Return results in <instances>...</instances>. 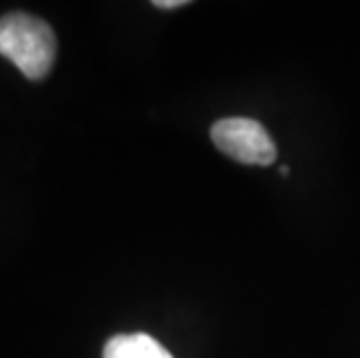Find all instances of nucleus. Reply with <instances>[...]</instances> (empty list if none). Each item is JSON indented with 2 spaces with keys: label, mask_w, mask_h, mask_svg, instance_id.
Returning <instances> with one entry per match:
<instances>
[{
  "label": "nucleus",
  "mask_w": 360,
  "mask_h": 358,
  "mask_svg": "<svg viewBox=\"0 0 360 358\" xmlns=\"http://www.w3.org/2000/svg\"><path fill=\"white\" fill-rule=\"evenodd\" d=\"M0 54L28 79H44L56 60V35L47 21L26 12L0 17Z\"/></svg>",
  "instance_id": "f257e3e1"
},
{
  "label": "nucleus",
  "mask_w": 360,
  "mask_h": 358,
  "mask_svg": "<svg viewBox=\"0 0 360 358\" xmlns=\"http://www.w3.org/2000/svg\"><path fill=\"white\" fill-rule=\"evenodd\" d=\"M212 142L224 151L226 156L235 158L244 165H270L277 158L272 135L256 119L247 117H228L219 119L212 126Z\"/></svg>",
  "instance_id": "f03ea898"
},
{
  "label": "nucleus",
  "mask_w": 360,
  "mask_h": 358,
  "mask_svg": "<svg viewBox=\"0 0 360 358\" xmlns=\"http://www.w3.org/2000/svg\"><path fill=\"white\" fill-rule=\"evenodd\" d=\"M103 358H174L167 349L147 333L117 335L107 340Z\"/></svg>",
  "instance_id": "7ed1b4c3"
},
{
  "label": "nucleus",
  "mask_w": 360,
  "mask_h": 358,
  "mask_svg": "<svg viewBox=\"0 0 360 358\" xmlns=\"http://www.w3.org/2000/svg\"><path fill=\"white\" fill-rule=\"evenodd\" d=\"M158 10H177V7H184V5H188L186 0H156L154 3Z\"/></svg>",
  "instance_id": "20e7f679"
},
{
  "label": "nucleus",
  "mask_w": 360,
  "mask_h": 358,
  "mask_svg": "<svg viewBox=\"0 0 360 358\" xmlns=\"http://www.w3.org/2000/svg\"><path fill=\"white\" fill-rule=\"evenodd\" d=\"M279 172L283 174V177H286V174L290 172V167H288V165H281V167H279Z\"/></svg>",
  "instance_id": "39448f33"
}]
</instances>
